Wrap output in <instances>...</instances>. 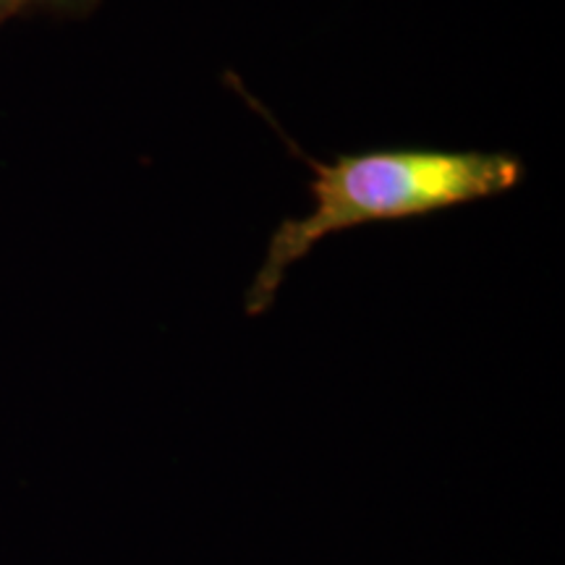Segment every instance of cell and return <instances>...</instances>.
<instances>
[{
	"instance_id": "cell-1",
	"label": "cell",
	"mask_w": 565,
	"mask_h": 565,
	"mask_svg": "<svg viewBox=\"0 0 565 565\" xmlns=\"http://www.w3.org/2000/svg\"><path fill=\"white\" fill-rule=\"evenodd\" d=\"M315 168L312 212L275 228L246 291V312L263 315L288 270L322 238L356 225L427 215L519 186L524 166L505 152L374 150Z\"/></svg>"
},
{
	"instance_id": "cell-2",
	"label": "cell",
	"mask_w": 565,
	"mask_h": 565,
	"mask_svg": "<svg viewBox=\"0 0 565 565\" xmlns=\"http://www.w3.org/2000/svg\"><path fill=\"white\" fill-rule=\"evenodd\" d=\"M19 13H51V17H89L103 0H13Z\"/></svg>"
},
{
	"instance_id": "cell-3",
	"label": "cell",
	"mask_w": 565,
	"mask_h": 565,
	"mask_svg": "<svg viewBox=\"0 0 565 565\" xmlns=\"http://www.w3.org/2000/svg\"><path fill=\"white\" fill-rule=\"evenodd\" d=\"M17 3L13 0H0V24H6L11 17H17Z\"/></svg>"
}]
</instances>
